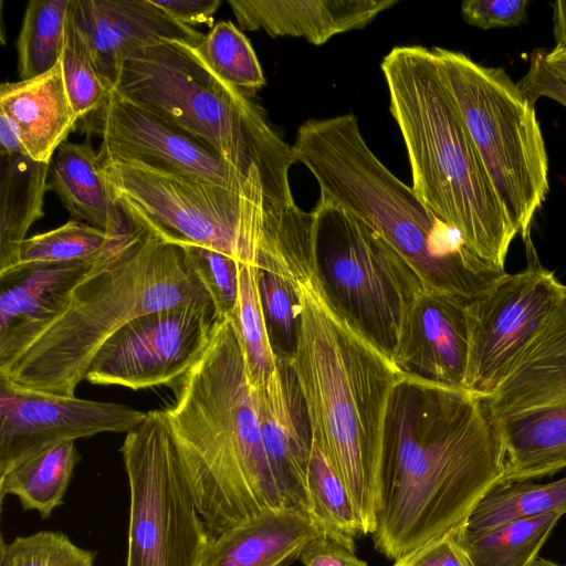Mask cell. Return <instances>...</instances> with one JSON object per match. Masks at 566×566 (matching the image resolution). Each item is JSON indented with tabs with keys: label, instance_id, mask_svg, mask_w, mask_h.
Segmentation results:
<instances>
[{
	"label": "cell",
	"instance_id": "7",
	"mask_svg": "<svg viewBox=\"0 0 566 566\" xmlns=\"http://www.w3.org/2000/svg\"><path fill=\"white\" fill-rule=\"evenodd\" d=\"M102 174L125 213L180 244L242 264H286L306 256L313 212L291 190L256 181L231 189L136 159L99 155Z\"/></svg>",
	"mask_w": 566,
	"mask_h": 566
},
{
	"label": "cell",
	"instance_id": "1",
	"mask_svg": "<svg viewBox=\"0 0 566 566\" xmlns=\"http://www.w3.org/2000/svg\"><path fill=\"white\" fill-rule=\"evenodd\" d=\"M503 475L482 399L402 376L384 424L375 549L395 562L451 533Z\"/></svg>",
	"mask_w": 566,
	"mask_h": 566
},
{
	"label": "cell",
	"instance_id": "30",
	"mask_svg": "<svg viewBox=\"0 0 566 566\" xmlns=\"http://www.w3.org/2000/svg\"><path fill=\"white\" fill-rule=\"evenodd\" d=\"M256 270L254 265L240 264L238 300L228 317L238 337L252 389L265 386L277 368L265 327Z\"/></svg>",
	"mask_w": 566,
	"mask_h": 566
},
{
	"label": "cell",
	"instance_id": "4",
	"mask_svg": "<svg viewBox=\"0 0 566 566\" xmlns=\"http://www.w3.org/2000/svg\"><path fill=\"white\" fill-rule=\"evenodd\" d=\"M297 293L301 328L290 364L305 400L313 439L345 484L364 535H370L378 505L385 418L402 375L337 313L315 274L297 282Z\"/></svg>",
	"mask_w": 566,
	"mask_h": 566
},
{
	"label": "cell",
	"instance_id": "10",
	"mask_svg": "<svg viewBox=\"0 0 566 566\" xmlns=\"http://www.w3.org/2000/svg\"><path fill=\"white\" fill-rule=\"evenodd\" d=\"M315 276L337 313L391 363L426 286L371 227L318 199L312 210Z\"/></svg>",
	"mask_w": 566,
	"mask_h": 566
},
{
	"label": "cell",
	"instance_id": "31",
	"mask_svg": "<svg viewBox=\"0 0 566 566\" xmlns=\"http://www.w3.org/2000/svg\"><path fill=\"white\" fill-rule=\"evenodd\" d=\"M306 486L311 516L319 531L355 546L364 535L361 523L345 484L314 439Z\"/></svg>",
	"mask_w": 566,
	"mask_h": 566
},
{
	"label": "cell",
	"instance_id": "20",
	"mask_svg": "<svg viewBox=\"0 0 566 566\" xmlns=\"http://www.w3.org/2000/svg\"><path fill=\"white\" fill-rule=\"evenodd\" d=\"M241 30L294 36L322 45L367 27L398 0H228Z\"/></svg>",
	"mask_w": 566,
	"mask_h": 566
},
{
	"label": "cell",
	"instance_id": "2",
	"mask_svg": "<svg viewBox=\"0 0 566 566\" xmlns=\"http://www.w3.org/2000/svg\"><path fill=\"white\" fill-rule=\"evenodd\" d=\"M130 219L132 233L49 315L0 336V379L24 391L74 397L101 347L127 323L211 301L184 247Z\"/></svg>",
	"mask_w": 566,
	"mask_h": 566
},
{
	"label": "cell",
	"instance_id": "16",
	"mask_svg": "<svg viewBox=\"0 0 566 566\" xmlns=\"http://www.w3.org/2000/svg\"><path fill=\"white\" fill-rule=\"evenodd\" d=\"M146 412L127 405L12 387L0 379V476L59 443L103 432H128Z\"/></svg>",
	"mask_w": 566,
	"mask_h": 566
},
{
	"label": "cell",
	"instance_id": "18",
	"mask_svg": "<svg viewBox=\"0 0 566 566\" xmlns=\"http://www.w3.org/2000/svg\"><path fill=\"white\" fill-rule=\"evenodd\" d=\"M252 394L263 449L284 504L311 515L306 480L313 432L290 361L277 359L272 378Z\"/></svg>",
	"mask_w": 566,
	"mask_h": 566
},
{
	"label": "cell",
	"instance_id": "11",
	"mask_svg": "<svg viewBox=\"0 0 566 566\" xmlns=\"http://www.w3.org/2000/svg\"><path fill=\"white\" fill-rule=\"evenodd\" d=\"M119 451L130 499L126 566H199L211 536L164 409L147 411Z\"/></svg>",
	"mask_w": 566,
	"mask_h": 566
},
{
	"label": "cell",
	"instance_id": "22",
	"mask_svg": "<svg viewBox=\"0 0 566 566\" xmlns=\"http://www.w3.org/2000/svg\"><path fill=\"white\" fill-rule=\"evenodd\" d=\"M0 111L15 123L27 155L51 163L78 119L66 92L62 62L49 72L0 85Z\"/></svg>",
	"mask_w": 566,
	"mask_h": 566
},
{
	"label": "cell",
	"instance_id": "23",
	"mask_svg": "<svg viewBox=\"0 0 566 566\" xmlns=\"http://www.w3.org/2000/svg\"><path fill=\"white\" fill-rule=\"evenodd\" d=\"M48 190L75 219L114 238L127 237L134 230L135 224L114 198L102 174L98 153L88 139L60 145L50 165Z\"/></svg>",
	"mask_w": 566,
	"mask_h": 566
},
{
	"label": "cell",
	"instance_id": "34",
	"mask_svg": "<svg viewBox=\"0 0 566 566\" xmlns=\"http://www.w3.org/2000/svg\"><path fill=\"white\" fill-rule=\"evenodd\" d=\"M256 280L274 356L290 361L296 353L301 328L297 284L281 274L261 269L256 270Z\"/></svg>",
	"mask_w": 566,
	"mask_h": 566
},
{
	"label": "cell",
	"instance_id": "8",
	"mask_svg": "<svg viewBox=\"0 0 566 566\" xmlns=\"http://www.w3.org/2000/svg\"><path fill=\"white\" fill-rule=\"evenodd\" d=\"M114 88L241 172L289 185L297 163L292 145L249 96L208 69L195 46L160 40L138 49L120 64Z\"/></svg>",
	"mask_w": 566,
	"mask_h": 566
},
{
	"label": "cell",
	"instance_id": "13",
	"mask_svg": "<svg viewBox=\"0 0 566 566\" xmlns=\"http://www.w3.org/2000/svg\"><path fill=\"white\" fill-rule=\"evenodd\" d=\"M565 300L566 285L554 272L531 264L468 301L464 389L491 397Z\"/></svg>",
	"mask_w": 566,
	"mask_h": 566
},
{
	"label": "cell",
	"instance_id": "9",
	"mask_svg": "<svg viewBox=\"0 0 566 566\" xmlns=\"http://www.w3.org/2000/svg\"><path fill=\"white\" fill-rule=\"evenodd\" d=\"M482 164L517 232L527 244L548 186V158L534 105L504 70L461 52L431 49Z\"/></svg>",
	"mask_w": 566,
	"mask_h": 566
},
{
	"label": "cell",
	"instance_id": "38",
	"mask_svg": "<svg viewBox=\"0 0 566 566\" xmlns=\"http://www.w3.org/2000/svg\"><path fill=\"white\" fill-rule=\"evenodd\" d=\"M526 0H467L461 6L463 20L480 29L520 25L526 15Z\"/></svg>",
	"mask_w": 566,
	"mask_h": 566
},
{
	"label": "cell",
	"instance_id": "27",
	"mask_svg": "<svg viewBox=\"0 0 566 566\" xmlns=\"http://www.w3.org/2000/svg\"><path fill=\"white\" fill-rule=\"evenodd\" d=\"M562 514L551 513L472 532L461 525L453 537L470 566H528L538 555Z\"/></svg>",
	"mask_w": 566,
	"mask_h": 566
},
{
	"label": "cell",
	"instance_id": "14",
	"mask_svg": "<svg viewBox=\"0 0 566 566\" xmlns=\"http://www.w3.org/2000/svg\"><path fill=\"white\" fill-rule=\"evenodd\" d=\"M217 321L211 301L142 315L101 347L85 379L133 390L172 387L201 358Z\"/></svg>",
	"mask_w": 566,
	"mask_h": 566
},
{
	"label": "cell",
	"instance_id": "28",
	"mask_svg": "<svg viewBox=\"0 0 566 566\" xmlns=\"http://www.w3.org/2000/svg\"><path fill=\"white\" fill-rule=\"evenodd\" d=\"M551 513H566V476L546 484L500 483L481 499L461 526L481 532Z\"/></svg>",
	"mask_w": 566,
	"mask_h": 566
},
{
	"label": "cell",
	"instance_id": "24",
	"mask_svg": "<svg viewBox=\"0 0 566 566\" xmlns=\"http://www.w3.org/2000/svg\"><path fill=\"white\" fill-rule=\"evenodd\" d=\"M120 242L95 259L28 265L0 276V336L43 319L62 296L95 272Z\"/></svg>",
	"mask_w": 566,
	"mask_h": 566
},
{
	"label": "cell",
	"instance_id": "12",
	"mask_svg": "<svg viewBox=\"0 0 566 566\" xmlns=\"http://www.w3.org/2000/svg\"><path fill=\"white\" fill-rule=\"evenodd\" d=\"M482 400L503 446L501 483L566 468V300L497 390Z\"/></svg>",
	"mask_w": 566,
	"mask_h": 566
},
{
	"label": "cell",
	"instance_id": "3",
	"mask_svg": "<svg viewBox=\"0 0 566 566\" xmlns=\"http://www.w3.org/2000/svg\"><path fill=\"white\" fill-rule=\"evenodd\" d=\"M171 389L175 399L164 412L211 538L284 507L230 318H218L203 355Z\"/></svg>",
	"mask_w": 566,
	"mask_h": 566
},
{
	"label": "cell",
	"instance_id": "17",
	"mask_svg": "<svg viewBox=\"0 0 566 566\" xmlns=\"http://www.w3.org/2000/svg\"><path fill=\"white\" fill-rule=\"evenodd\" d=\"M70 14L99 74L114 88L123 61L160 40L198 46L206 34L153 0H70Z\"/></svg>",
	"mask_w": 566,
	"mask_h": 566
},
{
	"label": "cell",
	"instance_id": "5",
	"mask_svg": "<svg viewBox=\"0 0 566 566\" xmlns=\"http://www.w3.org/2000/svg\"><path fill=\"white\" fill-rule=\"evenodd\" d=\"M332 202L378 232L424 286L467 301L506 274L479 255L374 154L354 114L310 119L292 145Z\"/></svg>",
	"mask_w": 566,
	"mask_h": 566
},
{
	"label": "cell",
	"instance_id": "25",
	"mask_svg": "<svg viewBox=\"0 0 566 566\" xmlns=\"http://www.w3.org/2000/svg\"><path fill=\"white\" fill-rule=\"evenodd\" d=\"M50 165L25 154L1 157L0 276L15 268L28 231L44 216Z\"/></svg>",
	"mask_w": 566,
	"mask_h": 566
},
{
	"label": "cell",
	"instance_id": "6",
	"mask_svg": "<svg viewBox=\"0 0 566 566\" xmlns=\"http://www.w3.org/2000/svg\"><path fill=\"white\" fill-rule=\"evenodd\" d=\"M389 111L406 147L412 189L468 247L505 269L518 233L501 203L432 50L401 45L381 62Z\"/></svg>",
	"mask_w": 566,
	"mask_h": 566
},
{
	"label": "cell",
	"instance_id": "46",
	"mask_svg": "<svg viewBox=\"0 0 566 566\" xmlns=\"http://www.w3.org/2000/svg\"><path fill=\"white\" fill-rule=\"evenodd\" d=\"M528 566H562V565L537 556Z\"/></svg>",
	"mask_w": 566,
	"mask_h": 566
},
{
	"label": "cell",
	"instance_id": "43",
	"mask_svg": "<svg viewBox=\"0 0 566 566\" xmlns=\"http://www.w3.org/2000/svg\"><path fill=\"white\" fill-rule=\"evenodd\" d=\"M25 154L20 132L14 120L0 111V155L1 157Z\"/></svg>",
	"mask_w": 566,
	"mask_h": 566
},
{
	"label": "cell",
	"instance_id": "29",
	"mask_svg": "<svg viewBox=\"0 0 566 566\" xmlns=\"http://www.w3.org/2000/svg\"><path fill=\"white\" fill-rule=\"evenodd\" d=\"M70 0H30L15 41L20 81L52 70L62 56Z\"/></svg>",
	"mask_w": 566,
	"mask_h": 566
},
{
	"label": "cell",
	"instance_id": "42",
	"mask_svg": "<svg viewBox=\"0 0 566 566\" xmlns=\"http://www.w3.org/2000/svg\"><path fill=\"white\" fill-rule=\"evenodd\" d=\"M156 6L177 21L196 28L199 24H206L212 28L213 17L221 0H153Z\"/></svg>",
	"mask_w": 566,
	"mask_h": 566
},
{
	"label": "cell",
	"instance_id": "15",
	"mask_svg": "<svg viewBox=\"0 0 566 566\" xmlns=\"http://www.w3.org/2000/svg\"><path fill=\"white\" fill-rule=\"evenodd\" d=\"M82 122L88 136L101 138L99 155L140 160L231 189H243L256 181L291 189L290 185L277 184L261 172H241L217 151L129 101L115 88Z\"/></svg>",
	"mask_w": 566,
	"mask_h": 566
},
{
	"label": "cell",
	"instance_id": "32",
	"mask_svg": "<svg viewBox=\"0 0 566 566\" xmlns=\"http://www.w3.org/2000/svg\"><path fill=\"white\" fill-rule=\"evenodd\" d=\"M220 80L249 96L265 85V76L248 38L231 21H220L195 46Z\"/></svg>",
	"mask_w": 566,
	"mask_h": 566
},
{
	"label": "cell",
	"instance_id": "19",
	"mask_svg": "<svg viewBox=\"0 0 566 566\" xmlns=\"http://www.w3.org/2000/svg\"><path fill=\"white\" fill-rule=\"evenodd\" d=\"M467 303L462 297L424 289L392 359L402 376L464 389L469 353Z\"/></svg>",
	"mask_w": 566,
	"mask_h": 566
},
{
	"label": "cell",
	"instance_id": "44",
	"mask_svg": "<svg viewBox=\"0 0 566 566\" xmlns=\"http://www.w3.org/2000/svg\"><path fill=\"white\" fill-rule=\"evenodd\" d=\"M553 7V34L556 48H566V0L551 3Z\"/></svg>",
	"mask_w": 566,
	"mask_h": 566
},
{
	"label": "cell",
	"instance_id": "21",
	"mask_svg": "<svg viewBox=\"0 0 566 566\" xmlns=\"http://www.w3.org/2000/svg\"><path fill=\"white\" fill-rule=\"evenodd\" d=\"M319 532L306 512L269 510L211 538L199 566H289Z\"/></svg>",
	"mask_w": 566,
	"mask_h": 566
},
{
	"label": "cell",
	"instance_id": "40",
	"mask_svg": "<svg viewBox=\"0 0 566 566\" xmlns=\"http://www.w3.org/2000/svg\"><path fill=\"white\" fill-rule=\"evenodd\" d=\"M544 55L533 54L527 73L517 85L533 105L537 98L548 97L566 107V84L548 67Z\"/></svg>",
	"mask_w": 566,
	"mask_h": 566
},
{
	"label": "cell",
	"instance_id": "33",
	"mask_svg": "<svg viewBox=\"0 0 566 566\" xmlns=\"http://www.w3.org/2000/svg\"><path fill=\"white\" fill-rule=\"evenodd\" d=\"M125 238H114L88 223L69 220L59 228L27 238L22 243L18 263L11 272L34 264L95 259Z\"/></svg>",
	"mask_w": 566,
	"mask_h": 566
},
{
	"label": "cell",
	"instance_id": "26",
	"mask_svg": "<svg viewBox=\"0 0 566 566\" xmlns=\"http://www.w3.org/2000/svg\"><path fill=\"white\" fill-rule=\"evenodd\" d=\"M81 455L74 441L50 447L18 463L0 476V502L14 495L23 510L36 511L42 518L63 504Z\"/></svg>",
	"mask_w": 566,
	"mask_h": 566
},
{
	"label": "cell",
	"instance_id": "41",
	"mask_svg": "<svg viewBox=\"0 0 566 566\" xmlns=\"http://www.w3.org/2000/svg\"><path fill=\"white\" fill-rule=\"evenodd\" d=\"M394 566H470L453 537V531L436 538L402 558Z\"/></svg>",
	"mask_w": 566,
	"mask_h": 566
},
{
	"label": "cell",
	"instance_id": "36",
	"mask_svg": "<svg viewBox=\"0 0 566 566\" xmlns=\"http://www.w3.org/2000/svg\"><path fill=\"white\" fill-rule=\"evenodd\" d=\"M96 552L75 545L65 534L40 531L1 538L0 566H94Z\"/></svg>",
	"mask_w": 566,
	"mask_h": 566
},
{
	"label": "cell",
	"instance_id": "37",
	"mask_svg": "<svg viewBox=\"0 0 566 566\" xmlns=\"http://www.w3.org/2000/svg\"><path fill=\"white\" fill-rule=\"evenodd\" d=\"M182 247L191 269L213 303L218 318L230 317L238 300L241 263L208 248L191 244Z\"/></svg>",
	"mask_w": 566,
	"mask_h": 566
},
{
	"label": "cell",
	"instance_id": "35",
	"mask_svg": "<svg viewBox=\"0 0 566 566\" xmlns=\"http://www.w3.org/2000/svg\"><path fill=\"white\" fill-rule=\"evenodd\" d=\"M61 62L69 99L82 120L102 105L113 88L97 71L70 8Z\"/></svg>",
	"mask_w": 566,
	"mask_h": 566
},
{
	"label": "cell",
	"instance_id": "39",
	"mask_svg": "<svg viewBox=\"0 0 566 566\" xmlns=\"http://www.w3.org/2000/svg\"><path fill=\"white\" fill-rule=\"evenodd\" d=\"M300 559L304 566H368L355 554V546L323 532L305 546Z\"/></svg>",
	"mask_w": 566,
	"mask_h": 566
},
{
	"label": "cell",
	"instance_id": "45",
	"mask_svg": "<svg viewBox=\"0 0 566 566\" xmlns=\"http://www.w3.org/2000/svg\"><path fill=\"white\" fill-rule=\"evenodd\" d=\"M553 73L566 84V48H554L544 55Z\"/></svg>",
	"mask_w": 566,
	"mask_h": 566
}]
</instances>
